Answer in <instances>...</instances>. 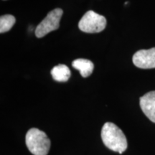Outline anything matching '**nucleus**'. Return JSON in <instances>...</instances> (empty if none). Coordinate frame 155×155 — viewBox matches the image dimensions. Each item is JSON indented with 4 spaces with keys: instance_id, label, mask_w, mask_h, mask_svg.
I'll use <instances>...</instances> for the list:
<instances>
[{
    "instance_id": "nucleus-4",
    "label": "nucleus",
    "mask_w": 155,
    "mask_h": 155,
    "mask_svg": "<svg viewBox=\"0 0 155 155\" xmlns=\"http://www.w3.org/2000/svg\"><path fill=\"white\" fill-rule=\"evenodd\" d=\"M63 14V11L61 8H56L50 11L36 28L35 35L37 38H41L52 31L58 30L60 27V22Z\"/></svg>"
},
{
    "instance_id": "nucleus-5",
    "label": "nucleus",
    "mask_w": 155,
    "mask_h": 155,
    "mask_svg": "<svg viewBox=\"0 0 155 155\" xmlns=\"http://www.w3.org/2000/svg\"><path fill=\"white\" fill-rule=\"evenodd\" d=\"M133 63L141 69L155 68V48L140 50L133 55Z\"/></svg>"
},
{
    "instance_id": "nucleus-8",
    "label": "nucleus",
    "mask_w": 155,
    "mask_h": 155,
    "mask_svg": "<svg viewBox=\"0 0 155 155\" xmlns=\"http://www.w3.org/2000/svg\"><path fill=\"white\" fill-rule=\"evenodd\" d=\"M51 75L58 82H66L71 77V71L67 65L60 64L51 70Z\"/></svg>"
},
{
    "instance_id": "nucleus-1",
    "label": "nucleus",
    "mask_w": 155,
    "mask_h": 155,
    "mask_svg": "<svg viewBox=\"0 0 155 155\" xmlns=\"http://www.w3.org/2000/svg\"><path fill=\"white\" fill-rule=\"evenodd\" d=\"M101 139L104 144L109 150L122 154L127 149V139L121 129L111 122L103 126Z\"/></svg>"
},
{
    "instance_id": "nucleus-9",
    "label": "nucleus",
    "mask_w": 155,
    "mask_h": 155,
    "mask_svg": "<svg viewBox=\"0 0 155 155\" xmlns=\"http://www.w3.org/2000/svg\"><path fill=\"white\" fill-rule=\"evenodd\" d=\"M16 22V19L11 15H2L0 17V33H5L11 30Z\"/></svg>"
},
{
    "instance_id": "nucleus-2",
    "label": "nucleus",
    "mask_w": 155,
    "mask_h": 155,
    "mask_svg": "<svg viewBox=\"0 0 155 155\" xmlns=\"http://www.w3.org/2000/svg\"><path fill=\"white\" fill-rule=\"evenodd\" d=\"M25 142L28 150L34 155H47L50 151V139L44 131L36 128H32L28 131Z\"/></svg>"
},
{
    "instance_id": "nucleus-7",
    "label": "nucleus",
    "mask_w": 155,
    "mask_h": 155,
    "mask_svg": "<svg viewBox=\"0 0 155 155\" xmlns=\"http://www.w3.org/2000/svg\"><path fill=\"white\" fill-rule=\"evenodd\" d=\"M72 66L80 71L81 76L87 78L90 76L93 73L94 65L91 61L83 58H79L73 61Z\"/></svg>"
},
{
    "instance_id": "nucleus-6",
    "label": "nucleus",
    "mask_w": 155,
    "mask_h": 155,
    "mask_svg": "<svg viewBox=\"0 0 155 155\" xmlns=\"http://www.w3.org/2000/svg\"><path fill=\"white\" fill-rule=\"evenodd\" d=\"M140 107L145 116L155 123V91H150L140 98Z\"/></svg>"
},
{
    "instance_id": "nucleus-3",
    "label": "nucleus",
    "mask_w": 155,
    "mask_h": 155,
    "mask_svg": "<svg viewBox=\"0 0 155 155\" xmlns=\"http://www.w3.org/2000/svg\"><path fill=\"white\" fill-rule=\"evenodd\" d=\"M106 23L105 17L90 10L81 19L78 28L82 32L86 33H98L106 28Z\"/></svg>"
}]
</instances>
